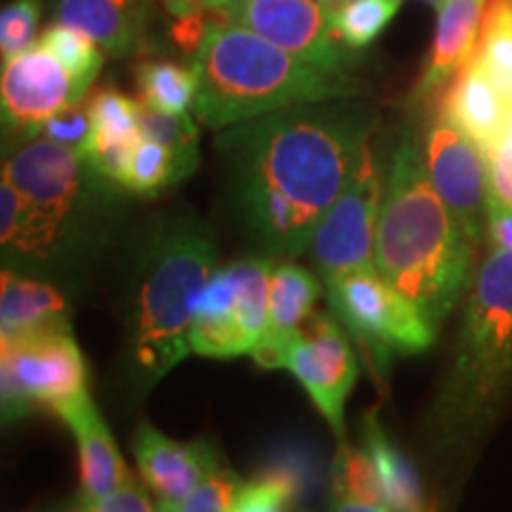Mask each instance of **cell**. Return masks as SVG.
Returning <instances> with one entry per match:
<instances>
[{
  "instance_id": "6da1fadb",
  "label": "cell",
  "mask_w": 512,
  "mask_h": 512,
  "mask_svg": "<svg viewBox=\"0 0 512 512\" xmlns=\"http://www.w3.org/2000/svg\"><path fill=\"white\" fill-rule=\"evenodd\" d=\"M377 110L339 98L306 102L223 128L235 200L249 235L280 259L304 254L370 145Z\"/></svg>"
},
{
  "instance_id": "7a4b0ae2",
  "label": "cell",
  "mask_w": 512,
  "mask_h": 512,
  "mask_svg": "<svg viewBox=\"0 0 512 512\" xmlns=\"http://www.w3.org/2000/svg\"><path fill=\"white\" fill-rule=\"evenodd\" d=\"M475 247L441 202L420 145L394 147L375 235V271L425 316L434 330L472 285Z\"/></svg>"
},
{
  "instance_id": "3957f363",
  "label": "cell",
  "mask_w": 512,
  "mask_h": 512,
  "mask_svg": "<svg viewBox=\"0 0 512 512\" xmlns=\"http://www.w3.org/2000/svg\"><path fill=\"white\" fill-rule=\"evenodd\" d=\"M197 98L192 110L211 131L306 102L356 98L361 83L311 67L235 22L207 24L192 55Z\"/></svg>"
},
{
  "instance_id": "277c9868",
  "label": "cell",
  "mask_w": 512,
  "mask_h": 512,
  "mask_svg": "<svg viewBox=\"0 0 512 512\" xmlns=\"http://www.w3.org/2000/svg\"><path fill=\"white\" fill-rule=\"evenodd\" d=\"M512 389V249L486 256L467 294L451 368L430 422L444 444L484 434Z\"/></svg>"
},
{
  "instance_id": "5b68a950",
  "label": "cell",
  "mask_w": 512,
  "mask_h": 512,
  "mask_svg": "<svg viewBox=\"0 0 512 512\" xmlns=\"http://www.w3.org/2000/svg\"><path fill=\"white\" fill-rule=\"evenodd\" d=\"M216 268V245L200 223L178 219L152 235L126 335L128 373L140 392L192 354L190 325Z\"/></svg>"
},
{
  "instance_id": "8992f818",
  "label": "cell",
  "mask_w": 512,
  "mask_h": 512,
  "mask_svg": "<svg viewBox=\"0 0 512 512\" xmlns=\"http://www.w3.org/2000/svg\"><path fill=\"white\" fill-rule=\"evenodd\" d=\"M3 176L24 202L22 233L5 256L41 264L67 252L79 238L95 197L112 185L81 155L46 136L22 140L5 157Z\"/></svg>"
},
{
  "instance_id": "52a82bcc",
  "label": "cell",
  "mask_w": 512,
  "mask_h": 512,
  "mask_svg": "<svg viewBox=\"0 0 512 512\" xmlns=\"http://www.w3.org/2000/svg\"><path fill=\"white\" fill-rule=\"evenodd\" d=\"M325 292L330 313L361 347L377 375L387 373L394 356L432 347L437 330L375 268L342 275L325 285Z\"/></svg>"
},
{
  "instance_id": "ba28073f",
  "label": "cell",
  "mask_w": 512,
  "mask_h": 512,
  "mask_svg": "<svg viewBox=\"0 0 512 512\" xmlns=\"http://www.w3.org/2000/svg\"><path fill=\"white\" fill-rule=\"evenodd\" d=\"M86 392V363L69 325L0 339L5 422L27 418L41 408L55 413Z\"/></svg>"
},
{
  "instance_id": "9c48e42d",
  "label": "cell",
  "mask_w": 512,
  "mask_h": 512,
  "mask_svg": "<svg viewBox=\"0 0 512 512\" xmlns=\"http://www.w3.org/2000/svg\"><path fill=\"white\" fill-rule=\"evenodd\" d=\"M273 259H240L216 268L190 325V351L207 358L252 354L266 328Z\"/></svg>"
},
{
  "instance_id": "30bf717a",
  "label": "cell",
  "mask_w": 512,
  "mask_h": 512,
  "mask_svg": "<svg viewBox=\"0 0 512 512\" xmlns=\"http://www.w3.org/2000/svg\"><path fill=\"white\" fill-rule=\"evenodd\" d=\"M382 195V169L373 147L368 145L342 195L318 223L306 249L323 285L347 273L375 268V235Z\"/></svg>"
},
{
  "instance_id": "8fae6325",
  "label": "cell",
  "mask_w": 512,
  "mask_h": 512,
  "mask_svg": "<svg viewBox=\"0 0 512 512\" xmlns=\"http://www.w3.org/2000/svg\"><path fill=\"white\" fill-rule=\"evenodd\" d=\"M223 12L311 67L337 76L354 72L351 48L337 34L330 5L320 0H230Z\"/></svg>"
},
{
  "instance_id": "7c38bea8",
  "label": "cell",
  "mask_w": 512,
  "mask_h": 512,
  "mask_svg": "<svg viewBox=\"0 0 512 512\" xmlns=\"http://www.w3.org/2000/svg\"><path fill=\"white\" fill-rule=\"evenodd\" d=\"M422 159L441 202L451 211L470 245L477 249L486 240L489 219V176L484 150L439 112L425 131Z\"/></svg>"
},
{
  "instance_id": "4fadbf2b",
  "label": "cell",
  "mask_w": 512,
  "mask_h": 512,
  "mask_svg": "<svg viewBox=\"0 0 512 512\" xmlns=\"http://www.w3.org/2000/svg\"><path fill=\"white\" fill-rule=\"evenodd\" d=\"M283 368L297 377L344 444V403L358 377V358L344 325L332 313H313L292 337Z\"/></svg>"
},
{
  "instance_id": "5bb4252c",
  "label": "cell",
  "mask_w": 512,
  "mask_h": 512,
  "mask_svg": "<svg viewBox=\"0 0 512 512\" xmlns=\"http://www.w3.org/2000/svg\"><path fill=\"white\" fill-rule=\"evenodd\" d=\"M72 102H81L72 76L38 43L3 64L0 107L5 133L22 140L36 138L43 124Z\"/></svg>"
},
{
  "instance_id": "9a60e30c",
  "label": "cell",
  "mask_w": 512,
  "mask_h": 512,
  "mask_svg": "<svg viewBox=\"0 0 512 512\" xmlns=\"http://www.w3.org/2000/svg\"><path fill=\"white\" fill-rule=\"evenodd\" d=\"M133 458L143 482L159 501L183 505L219 453L207 441L181 444L143 422L133 437Z\"/></svg>"
},
{
  "instance_id": "2e32d148",
  "label": "cell",
  "mask_w": 512,
  "mask_h": 512,
  "mask_svg": "<svg viewBox=\"0 0 512 512\" xmlns=\"http://www.w3.org/2000/svg\"><path fill=\"white\" fill-rule=\"evenodd\" d=\"M320 297L318 278L292 261H273L268 283V318L252 358L261 368H283L292 337L309 323Z\"/></svg>"
},
{
  "instance_id": "e0dca14e",
  "label": "cell",
  "mask_w": 512,
  "mask_h": 512,
  "mask_svg": "<svg viewBox=\"0 0 512 512\" xmlns=\"http://www.w3.org/2000/svg\"><path fill=\"white\" fill-rule=\"evenodd\" d=\"M64 425L74 432L79 448V475H81V501H98L117 491L128 475V467L114 437L95 408L91 394H81L64 403L55 411Z\"/></svg>"
},
{
  "instance_id": "ac0fdd59",
  "label": "cell",
  "mask_w": 512,
  "mask_h": 512,
  "mask_svg": "<svg viewBox=\"0 0 512 512\" xmlns=\"http://www.w3.org/2000/svg\"><path fill=\"white\" fill-rule=\"evenodd\" d=\"M486 3L489 0H444L439 5L430 55L413 91L415 102H425L444 91L460 67L470 60L477 46Z\"/></svg>"
},
{
  "instance_id": "d6986e66",
  "label": "cell",
  "mask_w": 512,
  "mask_h": 512,
  "mask_svg": "<svg viewBox=\"0 0 512 512\" xmlns=\"http://www.w3.org/2000/svg\"><path fill=\"white\" fill-rule=\"evenodd\" d=\"M55 19L91 36L112 57H126L145 43L147 0H53Z\"/></svg>"
},
{
  "instance_id": "ffe728a7",
  "label": "cell",
  "mask_w": 512,
  "mask_h": 512,
  "mask_svg": "<svg viewBox=\"0 0 512 512\" xmlns=\"http://www.w3.org/2000/svg\"><path fill=\"white\" fill-rule=\"evenodd\" d=\"M439 112L486 150L508 124L512 105L470 57L446 86Z\"/></svg>"
},
{
  "instance_id": "44dd1931",
  "label": "cell",
  "mask_w": 512,
  "mask_h": 512,
  "mask_svg": "<svg viewBox=\"0 0 512 512\" xmlns=\"http://www.w3.org/2000/svg\"><path fill=\"white\" fill-rule=\"evenodd\" d=\"M88 107H91L93 133L83 159L102 178L119 185L133 147L143 138L138 128V100H131L114 88H102L88 100Z\"/></svg>"
},
{
  "instance_id": "7402d4cb",
  "label": "cell",
  "mask_w": 512,
  "mask_h": 512,
  "mask_svg": "<svg viewBox=\"0 0 512 512\" xmlns=\"http://www.w3.org/2000/svg\"><path fill=\"white\" fill-rule=\"evenodd\" d=\"M64 325H69V306L57 287L5 268L0 287V339Z\"/></svg>"
},
{
  "instance_id": "603a6c76",
  "label": "cell",
  "mask_w": 512,
  "mask_h": 512,
  "mask_svg": "<svg viewBox=\"0 0 512 512\" xmlns=\"http://www.w3.org/2000/svg\"><path fill=\"white\" fill-rule=\"evenodd\" d=\"M361 444L373 458L380 475L387 508L392 512H434L422 477L413 460L387 437L375 413H368L361 425Z\"/></svg>"
},
{
  "instance_id": "cb8c5ba5",
  "label": "cell",
  "mask_w": 512,
  "mask_h": 512,
  "mask_svg": "<svg viewBox=\"0 0 512 512\" xmlns=\"http://www.w3.org/2000/svg\"><path fill=\"white\" fill-rule=\"evenodd\" d=\"M472 60L512 105V0L486 3Z\"/></svg>"
},
{
  "instance_id": "d4e9b609",
  "label": "cell",
  "mask_w": 512,
  "mask_h": 512,
  "mask_svg": "<svg viewBox=\"0 0 512 512\" xmlns=\"http://www.w3.org/2000/svg\"><path fill=\"white\" fill-rule=\"evenodd\" d=\"M140 136L150 138L169 150L176 166L178 183L188 178L200 166V128L195 119L185 114L159 112L138 100Z\"/></svg>"
},
{
  "instance_id": "484cf974",
  "label": "cell",
  "mask_w": 512,
  "mask_h": 512,
  "mask_svg": "<svg viewBox=\"0 0 512 512\" xmlns=\"http://www.w3.org/2000/svg\"><path fill=\"white\" fill-rule=\"evenodd\" d=\"M136 81L140 102L159 112L185 114L195 105L197 74L192 64L183 67L171 60H145L138 64Z\"/></svg>"
},
{
  "instance_id": "4316f807",
  "label": "cell",
  "mask_w": 512,
  "mask_h": 512,
  "mask_svg": "<svg viewBox=\"0 0 512 512\" xmlns=\"http://www.w3.org/2000/svg\"><path fill=\"white\" fill-rule=\"evenodd\" d=\"M38 46L46 48L67 69L74 81L76 98H86L88 88L102 69V48L98 43L79 29L55 22L38 38Z\"/></svg>"
},
{
  "instance_id": "83f0119b",
  "label": "cell",
  "mask_w": 512,
  "mask_h": 512,
  "mask_svg": "<svg viewBox=\"0 0 512 512\" xmlns=\"http://www.w3.org/2000/svg\"><path fill=\"white\" fill-rule=\"evenodd\" d=\"M403 0H347L332 10L339 38L351 50L373 46L382 31L392 24Z\"/></svg>"
},
{
  "instance_id": "f1b7e54d",
  "label": "cell",
  "mask_w": 512,
  "mask_h": 512,
  "mask_svg": "<svg viewBox=\"0 0 512 512\" xmlns=\"http://www.w3.org/2000/svg\"><path fill=\"white\" fill-rule=\"evenodd\" d=\"M332 494L351 501L387 505L377 467L366 446H351L344 441L332 463Z\"/></svg>"
},
{
  "instance_id": "f546056e",
  "label": "cell",
  "mask_w": 512,
  "mask_h": 512,
  "mask_svg": "<svg viewBox=\"0 0 512 512\" xmlns=\"http://www.w3.org/2000/svg\"><path fill=\"white\" fill-rule=\"evenodd\" d=\"M176 166L169 150L155 140L140 138L128 157L124 176H121V188L133 192V195H157L159 190L176 185Z\"/></svg>"
},
{
  "instance_id": "4dcf8cb0",
  "label": "cell",
  "mask_w": 512,
  "mask_h": 512,
  "mask_svg": "<svg viewBox=\"0 0 512 512\" xmlns=\"http://www.w3.org/2000/svg\"><path fill=\"white\" fill-rule=\"evenodd\" d=\"M299 479L290 467H271L264 475L242 482L233 512H292Z\"/></svg>"
},
{
  "instance_id": "1f68e13d",
  "label": "cell",
  "mask_w": 512,
  "mask_h": 512,
  "mask_svg": "<svg viewBox=\"0 0 512 512\" xmlns=\"http://www.w3.org/2000/svg\"><path fill=\"white\" fill-rule=\"evenodd\" d=\"M43 17V0H12L0 12V55L3 64L36 46Z\"/></svg>"
},
{
  "instance_id": "d6a6232c",
  "label": "cell",
  "mask_w": 512,
  "mask_h": 512,
  "mask_svg": "<svg viewBox=\"0 0 512 512\" xmlns=\"http://www.w3.org/2000/svg\"><path fill=\"white\" fill-rule=\"evenodd\" d=\"M242 482L223 460L216 458L195 491L183 501V512H233Z\"/></svg>"
},
{
  "instance_id": "836d02e7",
  "label": "cell",
  "mask_w": 512,
  "mask_h": 512,
  "mask_svg": "<svg viewBox=\"0 0 512 512\" xmlns=\"http://www.w3.org/2000/svg\"><path fill=\"white\" fill-rule=\"evenodd\" d=\"M93 133V119H91V107L88 102H72V105L62 107L60 112H55L46 124H43L38 136H46L53 143L74 150L76 155L83 157L86 152L88 140Z\"/></svg>"
},
{
  "instance_id": "e575fe53",
  "label": "cell",
  "mask_w": 512,
  "mask_h": 512,
  "mask_svg": "<svg viewBox=\"0 0 512 512\" xmlns=\"http://www.w3.org/2000/svg\"><path fill=\"white\" fill-rule=\"evenodd\" d=\"M489 197L512 209V117L494 143L484 150Z\"/></svg>"
},
{
  "instance_id": "d590c367",
  "label": "cell",
  "mask_w": 512,
  "mask_h": 512,
  "mask_svg": "<svg viewBox=\"0 0 512 512\" xmlns=\"http://www.w3.org/2000/svg\"><path fill=\"white\" fill-rule=\"evenodd\" d=\"M81 503L91 512H157L152 508L150 498H147L143 486L138 484V479L133 477L131 472L126 475L124 484H121L117 491H112L110 496L98 498V501H81Z\"/></svg>"
},
{
  "instance_id": "8d00e7d4",
  "label": "cell",
  "mask_w": 512,
  "mask_h": 512,
  "mask_svg": "<svg viewBox=\"0 0 512 512\" xmlns=\"http://www.w3.org/2000/svg\"><path fill=\"white\" fill-rule=\"evenodd\" d=\"M24 223V202L19 190L12 185L10 178L3 176L0 181V242H3V252L15 245L19 233H22Z\"/></svg>"
},
{
  "instance_id": "74e56055",
  "label": "cell",
  "mask_w": 512,
  "mask_h": 512,
  "mask_svg": "<svg viewBox=\"0 0 512 512\" xmlns=\"http://www.w3.org/2000/svg\"><path fill=\"white\" fill-rule=\"evenodd\" d=\"M486 242L496 252L512 249V209L494 202L489 197V219H486Z\"/></svg>"
},
{
  "instance_id": "f35d334b",
  "label": "cell",
  "mask_w": 512,
  "mask_h": 512,
  "mask_svg": "<svg viewBox=\"0 0 512 512\" xmlns=\"http://www.w3.org/2000/svg\"><path fill=\"white\" fill-rule=\"evenodd\" d=\"M230 0H164V5L169 8L174 15H185V12L192 10H202V8H211V10H223Z\"/></svg>"
},
{
  "instance_id": "ab89813d",
  "label": "cell",
  "mask_w": 512,
  "mask_h": 512,
  "mask_svg": "<svg viewBox=\"0 0 512 512\" xmlns=\"http://www.w3.org/2000/svg\"><path fill=\"white\" fill-rule=\"evenodd\" d=\"M330 512H392V510H389L387 505L361 503V501H351V498H344V496L332 494Z\"/></svg>"
},
{
  "instance_id": "60d3db41",
  "label": "cell",
  "mask_w": 512,
  "mask_h": 512,
  "mask_svg": "<svg viewBox=\"0 0 512 512\" xmlns=\"http://www.w3.org/2000/svg\"><path fill=\"white\" fill-rule=\"evenodd\" d=\"M57 512H91V510H88L86 505H83V503L79 501V498H76V501H74L72 505H67V508H60Z\"/></svg>"
},
{
  "instance_id": "b9f144b4",
  "label": "cell",
  "mask_w": 512,
  "mask_h": 512,
  "mask_svg": "<svg viewBox=\"0 0 512 512\" xmlns=\"http://www.w3.org/2000/svg\"><path fill=\"white\" fill-rule=\"evenodd\" d=\"M157 512H183V508H181V505H176V503H164V501H159V503H157Z\"/></svg>"
},
{
  "instance_id": "7bdbcfd3",
  "label": "cell",
  "mask_w": 512,
  "mask_h": 512,
  "mask_svg": "<svg viewBox=\"0 0 512 512\" xmlns=\"http://www.w3.org/2000/svg\"><path fill=\"white\" fill-rule=\"evenodd\" d=\"M320 3H323V5H342V3H347V0H320Z\"/></svg>"
},
{
  "instance_id": "ee69618b",
  "label": "cell",
  "mask_w": 512,
  "mask_h": 512,
  "mask_svg": "<svg viewBox=\"0 0 512 512\" xmlns=\"http://www.w3.org/2000/svg\"><path fill=\"white\" fill-rule=\"evenodd\" d=\"M422 3H430V5H437V8H439V5H441V3H444V0H422Z\"/></svg>"
}]
</instances>
